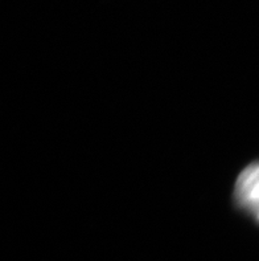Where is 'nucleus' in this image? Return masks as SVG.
<instances>
[{
	"mask_svg": "<svg viewBox=\"0 0 259 261\" xmlns=\"http://www.w3.org/2000/svg\"><path fill=\"white\" fill-rule=\"evenodd\" d=\"M234 200L245 214L259 223V162L243 169L234 186Z\"/></svg>",
	"mask_w": 259,
	"mask_h": 261,
	"instance_id": "f257e3e1",
	"label": "nucleus"
}]
</instances>
